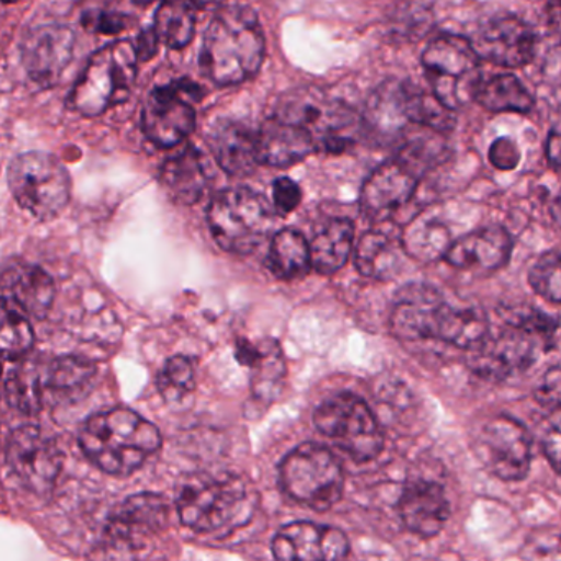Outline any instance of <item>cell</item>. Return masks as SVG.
Listing matches in <instances>:
<instances>
[{
  "label": "cell",
  "instance_id": "obj_1",
  "mask_svg": "<svg viewBox=\"0 0 561 561\" xmlns=\"http://www.w3.org/2000/svg\"><path fill=\"white\" fill-rule=\"evenodd\" d=\"M392 333L405 342L437 340L474 350L490 335V320L480 307H454L431 284H408L396 296Z\"/></svg>",
  "mask_w": 561,
  "mask_h": 561
},
{
  "label": "cell",
  "instance_id": "obj_2",
  "mask_svg": "<svg viewBox=\"0 0 561 561\" xmlns=\"http://www.w3.org/2000/svg\"><path fill=\"white\" fill-rule=\"evenodd\" d=\"M265 48L259 15L249 7H224L204 35L201 69L216 84H242L262 68Z\"/></svg>",
  "mask_w": 561,
  "mask_h": 561
},
{
  "label": "cell",
  "instance_id": "obj_3",
  "mask_svg": "<svg viewBox=\"0 0 561 561\" xmlns=\"http://www.w3.org/2000/svg\"><path fill=\"white\" fill-rule=\"evenodd\" d=\"M161 434L150 421L130 409L117 408L92 415L79 431L85 457L108 474L127 477L161 448Z\"/></svg>",
  "mask_w": 561,
  "mask_h": 561
},
{
  "label": "cell",
  "instance_id": "obj_4",
  "mask_svg": "<svg viewBox=\"0 0 561 561\" xmlns=\"http://www.w3.org/2000/svg\"><path fill=\"white\" fill-rule=\"evenodd\" d=\"M559 322L539 310H519L507 317L506 329L486 340L471 356V368L490 381H506L536 365L550 348Z\"/></svg>",
  "mask_w": 561,
  "mask_h": 561
},
{
  "label": "cell",
  "instance_id": "obj_5",
  "mask_svg": "<svg viewBox=\"0 0 561 561\" xmlns=\"http://www.w3.org/2000/svg\"><path fill=\"white\" fill-rule=\"evenodd\" d=\"M176 506L181 523L194 533L227 534L252 517L253 497L240 478L199 473L183 484Z\"/></svg>",
  "mask_w": 561,
  "mask_h": 561
},
{
  "label": "cell",
  "instance_id": "obj_6",
  "mask_svg": "<svg viewBox=\"0 0 561 561\" xmlns=\"http://www.w3.org/2000/svg\"><path fill=\"white\" fill-rule=\"evenodd\" d=\"M273 115L302 128L312 138L317 151L329 153L346 150L363 127L362 118L350 105L316 88L287 92Z\"/></svg>",
  "mask_w": 561,
  "mask_h": 561
},
{
  "label": "cell",
  "instance_id": "obj_7",
  "mask_svg": "<svg viewBox=\"0 0 561 561\" xmlns=\"http://www.w3.org/2000/svg\"><path fill=\"white\" fill-rule=\"evenodd\" d=\"M137 49L118 39L94 53L72 89L69 104L84 117H98L127 101L137 81Z\"/></svg>",
  "mask_w": 561,
  "mask_h": 561
},
{
  "label": "cell",
  "instance_id": "obj_8",
  "mask_svg": "<svg viewBox=\"0 0 561 561\" xmlns=\"http://www.w3.org/2000/svg\"><path fill=\"white\" fill-rule=\"evenodd\" d=\"M207 222L217 245L236 255L255 252L275 226V210L262 194L249 187H232L216 194Z\"/></svg>",
  "mask_w": 561,
  "mask_h": 561
},
{
  "label": "cell",
  "instance_id": "obj_9",
  "mask_svg": "<svg viewBox=\"0 0 561 561\" xmlns=\"http://www.w3.org/2000/svg\"><path fill=\"white\" fill-rule=\"evenodd\" d=\"M422 66L432 94L450 111H458L477 99L483 78L481 59L470 39L440 35L432 39L422 55Z\"/></svg>",
  "mask_w": 561,
  "mask_h": 561
},
{
  "label": "cell",
  "instance_id": "obj_10",
  "mask_svg": "<svg viewBox=\"0 0 561 561\" xmlns=\"http://www.w3.org/2000/svg\"><path fill=\"white\" fill-rule=\"evenodd\" d=\"M279 483L284 493L297 503L323 511L339 503L345 474L329 448L302 444L294 448L280 463Z\"/></svg>",
  "mask_w": 561,
  "mask_h": 561
},
{
  "label": "cell",
  "instance_id": "obj_11",
  "mask_svg": "<svg viewBox=\"0 0 561 561\" xmlns=\"http://www.w3.org/2000/svg\"><path fill=\"white\" fill-rule=\"evenodd\" d=\"M9 186L19 206L39 220L58 216L71 197V180L53 154L30 151L9 167Z\"/></svg>",
  "mask_w": 561,
  "mask_h": 561
},
{
  "label": "cell",
  "instance_id": "obj_12",
  "mask_svg": "<svg viewBox=\"0 0 561 561\" xmlns=\"http://www.w3.org/2000/svg\"><path fill=\"white\" fill-rule=\"evenodd\" d=\"M320 434L355 461H369L382 450L385 437L371 409L358 396L342 392L327 399L313 415Z\"/></svg>",
  "mask_w": 561,
  "mask_h": 561
},
{
  "label": "cell",
  "instance_id": "obj_13",
  "mask_svg": "<svg viewBox=\"0 0 561 561\" xmlns=\"http://www.w3.org/2000/svg\"><path fill=\"white\" fill-rule=\"evenodd\" d=\"M199 99V85L186 79L158 85L148 94L141 112L145 135L158 147H176L196 127L194 102Z\"/></svg>",
  "mask_w": 561,
  "mask_h": 561
},
{
  "label": "cell",
  "instance_id": "obj_14",
  "mask_svg": "<svg viewBox=\"0 0 561 561\" xmlns=\"http://www.w3.org/2000/svg\"><path fill=\"white\" fill-rule=\"evenodd\" d=\"M477 450L493 477L520 481L527 477L533 460V444L526 428L516 419L496 415L478 435Z\"/></svg>",
  "mask_w": 561,
  "mask_h": 561
},
{
  "label": "cell",
  "instance_id": "obj_15",
  "mask_svg": "<svg viewBox=\"0 0 561 561\" xmlns=\"http://www.w3.org/2000/svg\"><path fill=\"white\" fill-rule=\"evenodd\" d=\"M425 173L421 164L399 150L391 160L379 164L363 184L359 194L363 216L373 222L386 220L411 199Z\"/></svg>",
  "mask_w": 561,
  "mask_h": 561
},
{
  "label": "cell",
  "instance_id": "obj_16",
  "mask_svg": "<svg viewBox=\"0 0 561 561\" xmlns=\"http://www.w3.org/2000/svg\"><path fill=\"white\" fill-rule=\"evenodd\" d=\"M170 511L163 497L157 494H137L128 497L112 514L105 530V549L117 557L130 553L160 536L168 526Z\"/></svg>",
  "mask_w": 561,
  "mask_h": 561
},
{
  "label": "cell",
  "instance_id": "obj_17",
  "mask_svg": "<svg viewBox=\"0 0 561 561\" xmlns=\"http://www.w3.org/2000/svg\"><path fill=\"white\" fill-rule=\"evenodd\" d=\"M7 461L26 490L46 493L61 471L62 455L56 442L42 428L23 425L10 435Z\"/></svg>",
  "mask_w": 561,
  "mask_h": 561
},
{
  "label": "cell",
  "instance_id": "obj_18",
  "mask_svg": "<svg viewBox=\"0 0 561 561\" xmlns=\"http://www.w3.org/2000/svg\"><path fill=\"white\" fill-rule=\"evenodd\" d=\"M481 61L523 68L536 55V35L519 16L501 15L481 25L470 39Z\"/></svg>",
  "mask_w": 561,
  "mask_h": 561
},
{
  "label": "cell",
  "instance_id": "obj_19",
  "mask_svg": "<svg viewBox=\"0 0 561 561\" xmlns=\"http://www.w3.org/2000/svg\"><path fill=\"white\" fill-rule=\"evenodd\" d=\"M348 549L342 530L313 523L287 524L273 540L276 561H346Z\"/></svg>",
  "mask_w": 561,
  "mask_h": 561
},
{
  "label": "cell",
  "instance_id": "obj_20",
  "mask_svg": "<svg viewBox=\"0 0 561 561\" xmlns=\"http://www.w3.org/2000/svg\"><path fill=\"white\" fill-rule=\"evenodd\" d=\"M75 33L65 25H42L23 39V65L39 85H55L68 68L75 49Z\"/></svg>",
  "mask_w": 561,
  "mask_h": 561
},
{
  "label": "cell",
  "instance_id": "obj_21",
  "mask_svg": "<svg viewBox=\"0 0 561 561\" xmlns=\"http://www.w3.org/2000/svg\"><path fill=\"white\" fill-rule=\"evenodd\" d=\"M513 239L501 227H484L451 242L444 260L467 272H496L510 263Z\"/></svg>",
  "mask_w": 561,
  "mask_h": 561
},
{
  "label": "cell",
  "instance_id": "obj_22",
  "mask_svg": "<svg viewBox=\"0 0 561 561\" xmlns=\"http://www.w3.org/2000/svg\"><path fill=\"white\" fill-rule=\"evenodd\" d=\"M408 82L389 79L379 84L366 101L362 125L379 140H398L408 131Z\"/></svg>",
  "mask_w": 561,
  "mask_h": 561
},
{
  "label": "cell",
  "instance_id": "obj_23",
  "mask_svg": "<svg viewBox=\"0 0 561 561\" xmlns=\"http://www.w3.org/2000/svg\"><path fill=\"white\" fill-rule=\"evenodd\" d=\"M399 514L411 533L428 539L444 529L450 517V503L440 484L414 481L399 500Z\"/></svg>",
  "mask_w": 561,
  "mask_h": 561
},
{
  "label": "cell",
  "instance_id": "obj_24",
  "mask_svg": "<svg viewBox=\"0 0 561 561\" xmlns=\"http://www.w3.org/2000/svg\"><path fill=\"white\" fill-rule=\"evenodd\" d=\"M256 148L260 164L276 168L299 163L317 151L312 138L302 128L276 115L266 118L256 131Z\"/></svg>",
  "mask_w": 561,
  "mask_h": 561
},
{
  "label": "cell",
  "instance_id": "obj_25",
  "mask_svg": "<svg viewBox=\"0 0 561 561\" xmlns=\"http://www.w3.org/2000/svg\"><path fill=\"white\" fill-rule=\"evenodd\" d=\"M209 141L217 163L233 176H249L260 164L256 131L242 122L220 121Z\"/></svg>",
  "mask_w": 561,
  "mask_h": 561
},
{
  "label": "cell",
  "instance_id": "obj_26",
  "mask_svg": "<svg viewBox=\"0 0 561 561\" xmlns=\"http://www.w3.org/2000/svg\"><path fill=\"white\" fill-rule=\"evenodd\" d=\"M0 286L7 299L35 319H45L55 300V283L38 266H12L3 273Z\"/></svg>",
  "mask_w": 561,
  "mask_h": 561
},
{
  "label": "cell",
  "instance_id": "obj_27",
  "mask_svg": "<svg viewBox=\"0 0 561 561\" xmlns=\"http://www.w3.org/2000/svg\"><path fill=\"white\" fill-rule=\"evenodd\" d=\"M237 358L252 369V389L256 398L263 401L278 398L286 378V363L278 343L265 340L253 345L242 340L237 346Z\"/></svg>",
  "mask_w": 561,
  "mask_h": 561
},
{
  "label": "cell",
  "instance_id": "obj_28",
  "mask_svg": "<svg viewBox=\"0 0 561 561\" xmlns=\"http://www.w3.org/2000/svg\"><path fill=\"white\" fill-rule=\"evenodd\" d=\"M161 183L176 203L186 206L196 204L207 187L206 168L199 150L196 147H186L164 161L161 168Z\"/></svg>",
  "mask_w": 561,
  "mask_h": 561
},
{
  "label": "cell",
  "instance_id": "obj_29",
  "mask_svg": "<svg viewBox=\"0 0 561 561\" xmlns=\"http://www.w3.org/2000/svg\"><path fill=\"white\" fill-rule=\"evenodd\" d=\"M401 239L396 240L391 233L373 229L359 239L356 247V270L366 278L389 280L394 278L401 265Z\"/></svg>",
  "mask_w": 561,
  "mask_h": 561
},
{
  "label": "cell",
  "instance_id": "obj_30",
  "mask_svg": "<svg viewBox=\"0 0 561 561\" xmlns=\"http://www.w3.org/2000/svg\"><path fill=\"white\" fill-rule=\"evenodd\" d=\"M355 240V227L350 220L335 219L327 224L310 243V262L316 272L332 275L348 262Z\"/></svg>",
  "mask_w": 561,
  "mask_h": 561
},
{
  "label": "cell",
  "instance_id": "obj_31",
  "mask_svg": "<svg viewBox=\"0 0 561 561\" xmlns=\"http://www.w3.org/2000/svg\"><path fill=\"white\" fill-rule=\"evenodd\" d=\"M266 266L273 276L283 280L304 278L312 268L310 247L302 233L294 229H284L275 233L270 243Z\"/></svg>",
  "mask_w": 561,
  "mask_h": 561
},
{
  "label": "cell",
  "instance_id": "obj_32",
  "mask_svg": "<svg viewBox=\"0 0 561 561\" xmlns=\"http://www.w3.org/2000/svg\"><path fill=\"white\" fill-rule=\"evenodd\" d=\"M402 249L419 262L444 259L451 245L450 232L434 216L419 214L402 230Z\"/></svg>",
  "mask_w": 561,
  "mask_h": 561
},
{
  "label": "cell",
  "instance_id": "obj_33",
  "mask_svg": "<svg viewBox=\"0 0 561 561\" xmlns=\"http://www.w3.org/2000/svg\"><path fill=\"white\" fill-rule=\"evenodd\" d=\"M474 101L490 112L503 114H529L534 108V98L523 82L513 75H497L481 82Z\"/></svg>",
  "mask_w": 561,
  "mask_h": 561
},
{
  "label": "cell",
  "instance_id": "obj_34",
  "mask_svg": "<svg viewBox=\"0 0 561 561\" xmlns=\"http://www.w3.org/2000/svg\"><path fill=\"white\" fill-rule=\"evenodd\" d=\"M154 33L168 48L190 45L196 33V13L187 0H163L154 15Z\"/></svg>",
  "mask_w": 561,
  "mask_h": 561
},
{
  "label": "cell",
  "instance_id": "obj_35",
  "mask_svg": "<svg viewBox=\"0 0 561 561\" xmlns=\"http://www.w3.org/2000/svg\"><path fill=\"white\" fill-rule=\"evenodd\" d=\"M35 342L32 323L15 302L0 297V356L20 358Z\"/></svg>",
  "mask_w": 561,
  "mask_h": 561
},
{
  "label": "cell",
  "instance_id": "obj_36",
  "mask_svg": "<svg viewBox=\"0 0 561 561\" xmlns=\"http://www.w3.org/2000/svg\"><path fill=\"white\" fill-rule=\"evenodd\" d=\"M409 122L415 127L431 128L445 134L455 127V112L445 107L432 92L422 91L417 85L408 82Z\"/></svg>",
  "mask_w": 561,
  "mask_h": 561
},
{
  "label": "cell",
  "instance_id": "obj_37",
  "mask_svg": "<svg viewBox=\"0 0 561 561\" xmlns=\"http://www.w3.org/2000/svg\"><path fill=\"white\" fill-rule=\"evenodd\" d=\"M94 376V365L88 359L62 356L49 363L45 371V389H53L62 394H78L91 385Z\"/></svg>",
  "mask_w": 561,
  "mask_h": 561
},
{
  "label": "cell",
  "instance_id": "obj_38",
  "mask_svg": "<svg viewBox=\"0 0 561 561\" xmlns=\"http://www.w3.org/2000/svg\"><path fill=\"white\" fill-rule=\"evenodd\" d=\"M45 391V373L33 366H22L13 371L7 382V396L10 404L26 414H35L42 409Z\"/></svg>",
  "mask_w": 561,
  "mask_h": 561
},
{
  "label": "cell",
  "instance_id": "obj_39",
  "mask_svg": "<svg viewBox=\"0 0 561 561\" xmlns=\"http://www.w3.org/2000/svg\"><path fill=\"white\" fill-rule=\"evenodd\" d=\"M529 284L542 299L561 304V250L543 253L529 272Z\"/></svg>",
  "mask_w": 561,
  "mask_h": 561
},
{
  "label": "cell",
  "instance_id": "obj_40",
  "mask_svg": "<svg viewBox=\"0 0 561 561\" xmlns=\"http://www.w3.org/2000/svg\"><path fill=\"white\" fill-rule=\"evenodd\" d=\"M158 388L168 401H181L194 389L193 363L186 356H173L158 376Z\"/></svg>",
  "mask_w": 561,
  "mask_h": 561
},
{
  "label": "cell",
  "instance_id": "obj_41",
  "mask_svg": "<svg viewBox=\"0 0 561 561\" xmlns=\"http://www.w3.org/2000/svg\"><path fill=\"white\" fill-rule=\"evenodd\" d=\"M524 561H561V536L539 533L523 547Z\"/></svg>",
  "mask_w": 561,
  "mask_h": 561
},
{
  "label": "cell",
  "instance_id": "obj_42",
  "mask_svg": "<svg viewBox=\"0 0 561 561\" xmlns=\"http://www.w3.org/2000/svg\"><path fill=\"white\" fill-rule=\"evenodd\" d=\"M542 448L553 470L561 474V405L547 419L542 434Z\"/></svg>",
  "mask_w": 561,
  "mask_h": 561
},
{
  "label": "cell",
  "instance_id": "obj_43",
  "mask_svg": "<svg viewBox=\"0 0 561 561\" xmlns=\"http://www.w3.org/2000/svg\"><path fill=\"white\" fill-rule=\"evenodd\" d=\"M300 193L299 186L294 183L289 178H279L273 184V203H275V210L279 216H287L299 206Z\"/></svg>",
  "mask_w": 561,
  "mask_h": 561
},
{
  "label": "cell",
  "instance_id": "obj_44",
  "mask_svg": "<svg viewBox=\"0 0 561 561\" xmlns=\"http://www.w3.org/2000/svg\"><path fill=\"white\" fill-rule=\"evenodd\" d=\"M536 399L543 405L560 408L561 405V365L549 369L542 381L537 385Z\"/></svg>",
  "mask_w": 561,
  "mask_h": 561
},
{
  "label": "cell",
  "instance_id": "obj_45",
  "mask_svg": "<svg viewBox=\"0 0 561 561\" xmlns=\"http://www.w3.org/2000/svg\"><path fill=\"white\" fill-rule=\"evenodd\" d=\"M490 158L500 170H511L519 163L520 153L513 140L500 138L491 147Z\"/></svg>",
  "mask_w": 561,
  "mask_h": 561
},
{
  "label": "cell",
  "instance_id": "obj_46",
  "mask_svg": "<svg viewBox=\"0 0 561 561\" xmlns=\"http://www.w3.org/2000/svg\"><path fill=\"white\" fill-rule=\"evenodd\" d=\"M89 20H85V26L98 30L107 35L122 32L125 28V20L118 15H112L107 12L88 13Z\"/></svg>",
  "mask_w": 561,
  "mask_h": 561
},
{
  "label": "cell",
  "instance_id": "obj_47",
  "mask_svg": "<svg viewBox=\"0 0 561 561\" xmlns=\"http://www.w3.org/2000/svg\"><path fill=\"white\" fill-rule=\"evenodd\" d=\"M158 45H160V39H158L157 33H154L153 28L141 33L137 45H135L138 59L147 61V59L153 58L154 53L158 51Z\"/></svg>",
  "mask_w": 561,
  "mask_h": 561
},
{
  "label": "cell",
  "instance_id": "obj_48",
  "mask_svg": "<svg viewBox=\"0 0 561 561\" xmlns=\"http://www.w3.org/2000/svg\"><path fill=\"white\" fill-rule=\"evenodd\" d=\"M547 158L550 164L561 173V131H552L547 141Z\"/></svg>",
  "mask_w": 561,
  "mask_h": 561
},
{
  "label": "cell",
  "instance_id": "obj_49",
  "mask_svg": "<svg viewBox=\"0 0 561 561\" xmlns=\"http://www.w3.org/2000/svg\"><path fill=\"white\" fill-rule=\"evenodd\" d=\"M550 216H552L553 222L561 229V193L556 197L552 206H550Z\"/></svg>",
  "mask_w": 561,
  "mask_h": 561
},
{
  "label": "cell",
  "instance_id": "obj_50",
  "mask_svg": "<svg viewBox=\"0 0 561 561\" xmlns=\"http://www.w3.org/2000/svg\"><path fill=\"white\" fill-rule=\"evenodd\" d=\"M191 5L199 7V9H204V7L216 5V3L222 2V0H187Z\"/></svg>",
  "mask_w": 561,
  "mask_h": 561
},
{
  "label": "cell",
  "instance_id": "obj_51",
  "mask_svg": "<svg viewBox=\"0 0 561 561\" xmlns=\"http://www.w3.org/2000/svg\"><path fill=\"white\" fill-rule=\"evenodd\" d=\"M138 5H147V3L153 2V0H134Z\"/></svg>",
  "mask_w": 561,
  "mask_h": 561
},
{
  "label": "cell",
  "instance_id": "obj_52",
  "mask_svg": "<svg viewBox=\"0 0 561 561\" xmlns=\"http://www.w3.org/2000/svg\"><path fill=\"white\" fill-rule=\"evenodd\" d=\"M0 2H3V3H12V2H16V0H0Z\"/></svg>",
  "mask_w": 561,
  "mask_h": 561
},
{
  "label": "cell",
  "instance_id": "obj_53",
  "mask_svg": "<svg viewBox=\"0 0 561 561\" xmlns=\"http://www.w3.org/2000/svg\"><path fill=\"white\" fill-rule=\"evenodd\" d=\"M0 375H2V363H0Z\"/></svg>",
  "mask_w": 561,
  "mask_h": 561
},
{
  "label": "cell",
  "instance_id": "obj_54",
  "mask_svg": "<svg viewBox=\"0 0 561 561\" xmlns=\"http://www.w3.org/2000/svg\"><path fill=\"white\" fill-rule=\"evenodd\" d=\"M557 3H559L560 9H561V0H557Z\"/></svg>",
  "mask_w": 561,
  "mask_h": 561
}]
</instances>
